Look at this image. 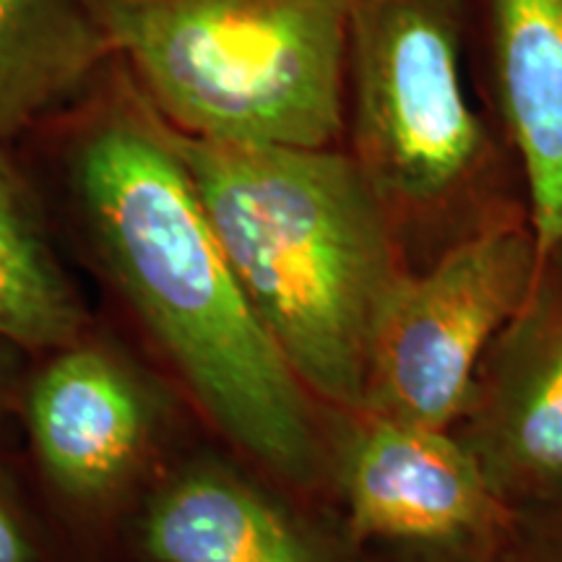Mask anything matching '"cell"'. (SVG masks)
<instances>
[{
	"mask_svg": "<svg viewBox=\"0 0 562 562\" xmlns=\"http://www.w3.org/2000/svg\"><path fill=\"white\" fill-rule=\"evenodd\" d=\"M0 562H70L60 533L32 501L0 451Z\"/></svg>",
	"mask_w": 562,
	"mask_h": 562,
	"instance_id": "13",
	"label": "cell"
},
{
	"mask_svg": "<svg viewBox=\"0 0 562 562\" xmlns=\"http://www.w3.org/2000/svg\"><path fill=\"white\" fill-rule=\"evenodd\" d=\"M463 47V0H355L344 133L393 220L451 206L484 170Z\"/></svg>",
	"mask_w": 562,
	"mask_h": 562,
	"instance_id": "5",
	"label": "cell"
},
{
	"mask_svg": "<svg viewBox=\"0 0 562 562\" xmlns=\"http://www.w3.org/2000/svg\"><path fill=\"white\" fill-rule=\"evenodd\" d=\"M112 60L100 0H0V144L37 133Z\"/></svg>",
	"mask_w": 562,
	"mask_h": 562,
	"instance_id": "10",
	"label": "cell"
},
{
	"mask_svg": "<svg viewBox=\"0 0 562 562\" xmlns=\"http://www.w3.org/2000/svg\"><path fill=\"white\" fill-rule=\"evenodd\" d=\"M89 328V307L55 248L37 182L13 146L0 144V341L34 360Z\"/></svg>",
	"mask_w": 562,
	"mask_h": 562,
	"instance_id": "11",
	"label": "cell"
},
{
	"mask_svg": "<svg viewBox=\"0 0 562 562\" xmlns=\"http://www.w3.org/2000/svg\"><path fill=\"white\" fill-rule=\"evenodd\" d=\"M16 417L70 562H128L133 518L178 456L165 385L91 326L30 360Z\"/></svg>",
	"mask_w": 562,
	"mask_h": 562,
	"instance_id": "4",
	"label": "cell"
},
{
	"mask_svg": "<svg viewBox=\"0 0 562 562\" xmlns=\"http://www.w3.org/2000/svg\"><path fill=\"white\" fill-rule=\"evenodd\" d=\"M175 131V128H172ZM175 144L258 321L305 391L364 406L372 336L398 269L396 220L341 146Z\"/></svg>",
	"mask_w": 562,
	"mask_h": 562,
	"instance_id": "2",
	"label": "cell"
},
{
	"mask_svg": "<svg viewBox=\"0 0 562 562\" xmlns=\"http://www.w3.org/2000/svg\"><path fill=\"white\" fill-rule=\"evenodd\" d=\"M505 461L539 482H562V326L533 351L501 419Z\"/></svg>",
	"mask_w": 562,
	"mask_h": 562,
	"instance_id": "12",
	"label": "cell"
},
{
	"mask_svg": "<svg viewBox=\"0 0 562 562\" xmlns=\"http://www.w3.org/2000/svg\"><path fill=\"white\" fill-rule=\"evenodd\" d=\"M355 0H100L115 58L178 133L323 149L344 138Z\"/></svg>",
	"mask_w": 562,
	"mask_h": 562,
	"instance_id": "3",
	"label": "cell"
},
{
	"mask_svg": "<svg viewBox=\"0 0 562 562\" xmlns=\"http://www.w3.org/2000/svg\"><path fill=\"white\" fill-rule=\"evenodd\" d=\"M526 562H562V521H552L533 533Z\"/></svg>",
	"mask_w": 562,
	"mask_h": 562,
	"instance_id": "15",
	"label": "cell"
},
{
	"mask_svg": "<svg viewBox=\"0 0 562 562\" xmlns=\"http://www.w3.org/2000/svg\"><path fill=\"white\" fill-rule=\"evenodd\" d=\"M37 133L83 250L188 402L245 459L311 487L323 469L313 396L245 297L172 125L128 68L112 60Z\"/></svg>",
	"mask_w": 562,
	"mask_h": 562,
	"instance_id": "1",
	"label": "cell"
},
{
	"mask_svg": "<svg viewBox=\"0 0 562 562\" xmlns=\"http://www.w3.org/2000/svg\"><path fill=\"white\" fill-rule=\"evenodd\" d=\"M26 357L11 349L9 344L0 341V432H3L5 422L16 417L19 389L26 372Z\"/></svg>",
	"mask_w": 562,
	"mask_h": 562,
	"instance_id": "14",
	"label": "cell"
},
{
	"mask_svg": "<svg viewBox=\"0 0 562 562\" xmlns=\"http://www.w3.org/2000/svg\"><path fill=\"white\" fill-rule=\"evenodd\" d=\"M355 417L336 472L351 544L492 552L503 516L472 451L442 427Z\"/></svg>",
	"mask_w": 562,
	"mask_h": 562,
	"instance_id": "7",
	"label": "cell"
},
{
	"mask_svg": "<svg viewBox=\"0 0 562 562\" xmlns=\"http://www.w3.org/2000/svg\"><path fill=\"white\" fill-rule=\"evenodd\" d=\"M463 26L521 161L544 263L562 248V0H463Z\"/></svg>",
	"mask_w": 562,
	"mask_h": 562,
	"instance_id": "9",
	"label": "cell"
},
{
	"mask_svg": "<svg viewBox=\"0 0 562 562\" xmlns=\"http://www.w3.org/2000/svg\"><path fill=\"white\" fill-rule=\"evenodd\" d=\"M412 562H492V552H456V550H419L404 547Z\"/></svg>",
	"mask_w": 562,
	"mask_h": 562,
	"instance_id": "16",
	"label": "cell"
},
{
	"mask_svg": "<svg viewBox=\"0 0 562 562\" xmlns=\"http://www.w3.org/2000/svg\"><path fill=\"white\" fill-rule=\"evenodd\" d=\"M273 490L211 453L175 456L133 518L128 562H357Z\"/></svg>",
	"mask_w": 562,
	"mask_h": 562,
	"instance_id": "8",
	"label": "cell"
},
{
	"mask_svg": "<svg viewBox=\"0 0 562 562\" xmlns=\"http://www.w3.org/2000/svg\"><path fill=\"white\" fill-rule=\"evenodd\" d=\"M542 263L531 229L490 224L430 271L402 277L372 336L360 414L446 430L492 336L521 311Z\"/></svg>",
	"mask_w": 562,
	"mask_h": 562,
	"instance_id": "6",
	"label": "cell"
}]
</instances>
